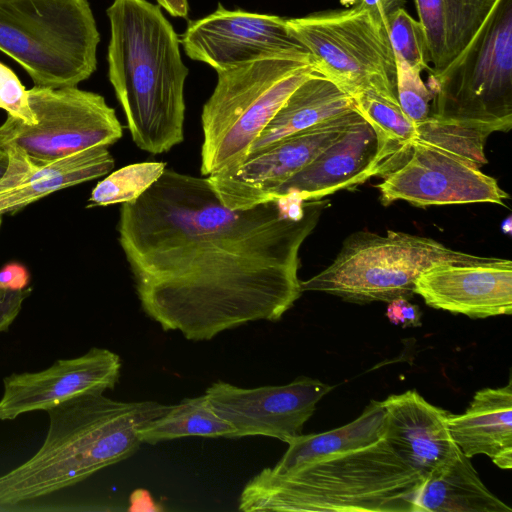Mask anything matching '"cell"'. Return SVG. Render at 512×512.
Segmentation results:
<instances>
[{"label": "cell", "mask_w": 512, "mask_h": 512, "mask_svg": "<svg viewBox=\"0 0 512 512\" xmlns=\"http://www.w3.org/2000/svg\"><path fill=\"white\" fill-rule=\"evenodd\" d=\"M314 70L350 97L364 91L397 96V63L386 27L352 7L286 19Z\"/></svg>", "instance_id": "9"}, {"label": "cell", "mask_w": 512, "mask_h": 512, "mask_svg": "<svg viewBox=\"0 0 512 512\" xmlns=\"http://www.w3.org/2000/svg\"><path fill=\"white\" fill-rule=\"evenodd\" d=\"M413 512H512L482 482L461 450L427 475L415 496Z\"/></svg>", "instance_id": "22"}, {"label": "cell", "mask_w": 512, "mask_h": 512, "mask_svg": "<svg viewBox=\"0 0 512 512\" xmlns=\"http://www.w3.org/2000/svg\"><path fill=\"white\" fill-rule=\"evenodd\" d=\"M332 389L317 379L301 376L285 385L252 389L220 380L204 394L213 410L234 427L232 439L261 435L288 444L302 434L317 403Z\"/></svg>", "instance_id": "13"}, {"label": "cell", "mask_w": 512, "mask_h": 512, "mask_svg": "<svg viewBox=\"0 0 512 512\" xmlns=\"http://www.w3.org/2000/svg\"><path fill=\"white\" fill-rule=\"evenodd\" d=\"M431 114L512 126V0H496L464 50L429 75Z\"/></svg>", "instance_id": "8"}, {"label": "cell", "mask_w": 512, "mask_h": 512, "mask_svg": "<svg viewBox=\"0 0 512 512\" xmlns=\"http://www.w3.org/2000/svg\"><path fill=\"white\" fill-rule=\"evenodd\" d=\"M313 72L309 54H281L217 72L203 106L200 171L211 176L241 164L292 92Z\"/></svg>", "instance_id": "5"}, {"label": "cell", "mask_w": 512, "mask_h": 512, "mask_svg": "<svg viewBox=\"0 0 512 512\" xmlns=\"http://www.w3.org/2000/svg\"><path fill=\"white\" fill-rule=\"evenodd\" d=\"M30 287L20 291L0 289V332L7 331L18 316L24 300L31 294Z\"/></svg>", "instance_id": "31"}, {"label": "cell", "mask_w": 512, "mask_h": 512, "mask_svg": "<svg viewBox=\"0 0 512 512\" xmlns=\"http://www.w3.org/2000/svg\"><path fill=\"white\" fill-rule=\"evenodd\" d=\"M430 53V74H439L464 50L496 0H414Z\"/></svg>", "instance_id": "21"}, {"label": "cell", "mask_w": 512, "mask_h": 512, "mask_svg": "<svg viewBox=\"0 0 512 512\" xmlns=\"http://www.w3.org/2000/svg\"><path fill=\"white\" fill-rule=\"evenodd\" d=\"M360 117L356 109L334 116L273 143L238 166L207 178L221 202L230 209H247L270 201L287 180Z\"/></svg>", "instance_id": "11"}, {"label": "cell", "mask_w": 512, "mask_h": 512, "mask_svg": "<svg viewBox=\"0 0 512 512\" xmlns=\"http://www.w3.org/2000/svg\"><path fill=\"white\" fill-rule=\"evenodd\" d=\"M0 108L11 117L26 124H35L36 119L29 106L28 90L16 73L0 62Z\"/></svg>", "instance_id": "30"}, {"label": "cell", "mask_w": 512, "mask_h": 512, "mask_svg": "<svg viewBox=\"0 0 512 512\" xmlns=\"http://www.w3.org/2000/svg\"><path fill=\"white\" fill-rule=\"evenodd\" d=\"M326 205L282 197L230 209L208 178L165 168L121 204L117 226L143 311L191 341L280 320L302 294L299 250Z\"/></svg>", "instance_id": "1"}, {"label": "cell", "mask_w": 512, "mask_h": 512, "mask_svg": "<svg viewBox=\"0 0 512 512\" xmlns=\"http://www.w3.org/2000/svg\"><path fill=\"white\" fill-rule=\"evenodd\" d=\"M169 406L154 400H113L93 392L48 409L42 446L0 476V507L52 494L129 458L142 444L139 430Z\"/></svg>", "instance_id": "3"}, {"label": "cell", "mask_w": 512, "mask_h": 512, "mask_svg": "<svg viewBox=\"0 0 512 512\" xmlns=\"http://www.w3.org/2000/svg\"><path fill=\"white\" fill-rule=\"evenodd\" d=\"M165 168V162H141L124 166L97 183L87 207L135 200L160 178Z\"/></svg>", "instance_id": "27"}, {"label": "cell", "mask_w": 512, "mask_h": 512, "mask_svg": "<svg viewBox=\"0 0 512 512\" xmlns=\"http://www.w3.org/2000/svg\"><path fill=\"white\" fill-rule=\"evenodd\" d=\"M118 354L93 347L84 355L57 360L39 372L14 373L3 379L0 420L48 409L73 397L114 389L121 370Z\"/></svg>", "instance_id": "15"}, {"label": "cell", "mask_w": 512, "mask_h": 512, "mask_svg": "<svg viewBox=\"0 0 512 512\" xmlns=\"http://www.w3.org/2000/svg\"><path fill=\"white\" fill-rule=\"evenodd\" d=\"M36 119L26 124L11 116L0 125V146L16 147L31 160L52 162L78 152L116 143L123 127L105 98L77 87L28 90Z\"/></svg>", "instance_id": "10"}, {"label": "cell", "mask_w": 512, "mask_h": 512, "mask_svg": "<svg viewBox=\"0 0 512 512\" xmlns=\"http://www.w3.org/2000/svg\"><path fill=\"white\" fill-rule=\"evenodd\" d=\"M30 273L27 268L18 263L10 262L0 268V289L20 291L28 288Z\"/></svg>", "instance_id": "32"}, {"label": "cell", "mask_w": 512, "mask_h": 512, "mask_svg": "<svg viewBox=\"0 0 512 512\" xmlns=\"http://www.w3.org/2000/svg\"><path fill=\"white\" fill-rule=\"evenodd\" d=\"M405 3L406 0H358L354 7L367 11L375 22L385 26L388 17L404 8Z\"/></svg>", "instance_id": "33"}, {"label": "cell", "mask_w": 512, "mask_h": 512, "mask_svg": "<svg viewBox=\"0 0 512 512\" xmlns=\"http://www.w3.org/2000/svg\"><path fill=\"white\" fill-rule=\"evenodd\" d=\"M400 299L401 298H397L388 303L386 315L391 323L402 326L404 320L401 311Z\"/></svg>", "instance_id": "37"}, {"label": "cell", "mask_w": 512, "mask_h": 512, "mask_svg": "<svg viewBox=\"0 0 512 512\" xmlns=\"http://www.w3.org/2000/svg\"><path fill=\"white\" fill-rule=\"evenodd\" d=\"M397 63V99L404 114L418 123L431 115L433 101L432 90L424 83L421 72L396 59Z\"/></svg>", "instance_id": "29"}, {"label": "cell", "mask_w": 512, "mask_h": 512, "mask_svg": "<svg viewBox=\"0 0 512 512\" xmlns=\"http://www.w3.org/2000/svg\"><path fill=\"white\" fill-rule=\"evenodd\" d=\"M423 477L382 438L301 465L285 474L269 468L244 487V512H413Z\"/></svg>", "instance_id": "4"}, {"label": "cell", "mask_w": 512, "mask_h": 512, "mask_svg": "<svg viewBox=\"0 0 512 512\" xmlns=\"http://www.w3.org/2000/svg\"><path fill=\"white\" fill-rule=\"evenodd\" d=\"M385 430L383 402L372 400L360 416L344 426L292 439L282 458L269 470L281 475L301 465L373 444L384 438Z\"/></svg>", "instance_id": "25"}, {"label": "cell", "mask_w": 512, "mask_h": 512, "mask_svg": "<svg viewBox=\"0 0 512 512\" xmlns=\"http://www.w3.org/2000/svg\"><path fill=\"white\" fill-rule=\"evenodd\" d=\"M89 0H0V51L42 88L77 87L97 69Z\"/></svg>", "instance_id": "6"}, {"label": "cell", "mask_w": 512, "mask_h": 512, "mask_svg": "<svg viewBox=\"0 0 512 512\" xmlns=\"http://www.w3.org/2000/svg\"><path fill=\"white\" fill-rule=\"evenodd\" d=\"M9 164V154L7 150L0 146V180L4 176Z\"/></svg>", "instance_id": "38"}, {"label": "cell", "mask_w": 512, "mask_h": 512, "mask_svg": "<svg viewBox=\"0 0 512 512\" xmlns=\"http://www.w3.org/2000/svg\"><path fill=\"white\" fill-rule=\"evenodd\" d=\"M447 423L465 456L483 454L501 469L512 468L511 379L506 386L477 391L466 411L449 413Z\"/></svg>", "instance_id": "20"}, {"label": "cell", "mask_w": 512, "mask_h": 512, "mask_svg": "<svg viewBox=\"0 0 512 512\" xmlns=\"http://www.w3.org/2000/svg\"><path fill=\"white\" fill-rule=\"evenodd\" d=\"M129 510H155L154 503L145 490H137L130 497Z\"/></svg>", "instance_id": "36"}, {"label": "cell", "mask_w": 512, "mask_h": 512, "mask_svg": "<svg viewBox=\"0 0 512 512\" xmlns=\"http://www.w3.org/2000/svg\"><path fill=\"white\" fill-rule=\"evenodd\" d=\"M387 206L406 201L428 207L472 203L505 205L509 199L497 180L477 165L447 150L416 142L405 164L376 186Z\"/></svg>", "instance_id": "12"}, {"label": "cell", "mask_w": 512, "mask_h": 512, "mask_svg": "<svg viewBox=\"0 0 512 512\" xmlns=\"http://www.w3.org/2000/svg\"><path fill=\"white\" fill-rule=\"evenodd\" d=\"M382 402L384 439L423 478L460 451L448 429L450 412L428 403L417 391L390 395Z\"/></svg>", "instance_id": "17"}, {"label": "cell", "mask_w": 512, "mask_h": 512, "mask_svg": "<svg viewBox=\"0 0 512 512\" xmlns=\"http://www.w3.org/2000/svg\"><path fill=\"white\" fill-rule=\"evenodd\" d=\"M353 109L352 98L315 71L288 97L252 144L248 157L287 136Z\"/></svg>", "instance_id": "23"}, {"label": "cell", "mask_w": 512, "mask_h": 512, "mask_svg": "<svg viewBox=\"0 0 512 512\" xmlns=\"http://www.w3.org/2000/svg\"><path fill=\"white\" fill-rule=\"evenodd\" d=\"M108 76L134 143L161 154L184 140V84L189 74L180 39L159 5L114 0L107 8Z\"/></svg>", "instance_id": "2"}, {"label": "cell", "mask_w": 512, "mask_h": 512, "mask_svg": "<svg viewBox=\"0 0 512 512\" xmlns=\"http://www.w3.org/2000/svg\"><path fill=\"white\" fill-rule=\"evenodd\" d=\"M180 43L189 58L216 72L275 55L309 54L289 32L285 18L227 10L221 4L215 12L189 22Z\"/></svg>", "instance_id": "14"}, {"label": "cell", "mask_w": 512, "mask_h": 512, "mask_svg": "<svg viewBox=\"0 0 512 512\" xmlns=\"http://www.w3.org/2000/svg\"><path fill=\"white\" fill-rule=\"evenodd\" d=\"M401 311L403 316L402 328L421 326L422 312L417 305H414L406 298H401Z\"/></svg>", "instance_id": "34"}, {"label": "cell", "mask_w": 512, "mask_h": 512, "mask_svg": "<svg viewBox=\"0 0 512 512\" xmlns=\"http://www.w3.org/2000/svg\"><path fill=\"white\" fill-rule=\"evenodd\" d=\"M0 226H1V216H0Z\"/></svg>", "instance_id": "40"}, {"label": "cell", "mask_w": 512, "mask_h": 512, "mask_svg": "<svg viewBox=\"0 0 512 512\" xmlns=\"http://www.w3.org/2000/svg\"><path fill=\"white\" fill-rule=\"evenodd\" d=\"M107 148L93 147L46 163L34 162L16 147L6 149L9 164L0 180V216L111 172L114 158Z\"/></svg>", "instance_id": "18"}, {"label": "cell", "mask_w": 512, "mask_h": 512, "mask_svg": "<svg viewBox=\"0 0 512 512\" xmlns=\"http://www.w3.org/2000/svg\"><path fill=\"white\" fill-rule=\"evenodd\" d=\"M376 152V136L361 116L309 164L287 180L271 200L294 197L321 200L367 181L366 172Z\"/></svg>", "instance_id": "19"}, {"label": "cell", "mask_w": 512, "mask_h": 512, "mask_svg": "<svg viewBox=\"0 0 512 512\" xmlns=\"http://www.w3.org/2000/svg\"><path fill=\"white\" fill-rule=\"evenodd\" d=\"M385 27L396 59L420 72L429 70V48L419 21L401 8L388 17Z\"/></svg>", "instance_id": "28"}, {"label": "cell", "mask_w": 512, "mask_h": 512, "mask_svg": "<svg viewBox=\"0 0 512 512\" xmlns=\"http://www.w3.org/2000/svg\"><path fill=\"white\" fill-rule=\"evenodd\" d=\"M491 258L454 250L424 236L390 230L386 235L358 231L345 239L329 266L300 280V286L302 292H324L358 304L389 303L411 298L417 278L433 267Z\"/></svg>", "instance_id": "7"}, {"label": "cell", "mask_w": 512, "mask_h": 512, "mask_svg": "<svg viewBox=\"0 0 512 512\" xmlns=\"http://www.w3.org/2000/svg\"><path fill=\"white\" fill-rule=\"evenodd\" d=\"M414 294L435 309L473 319L512 313V262L494 258L471 264H445L422 273Z\"/></svg>", "instance_id": "16"}, {"label": "cell", "mask_w": 512, "mask_h": 512, "mask_svg": "<svg viewBox=\"0 0 512 512\" xmlns=\"http://www.w3.org/2000/svg\"><path fill=\"white\" fill-rule=\"evenodd\" d=\"M234 433V427L213 410L204 394L170 405L165 413L143 426L138 437L141 443L154 445L189 436L232 439Z\"/></svg>", "instance_id": "26"}, {"label": "cell", "mask_w": 512, "mask_h": 512, "mask_svg": "<svg viewBox=\"0 0 512 512\" xmlns=\"http://www.w3.org/2000/svg\"><path fill=\"white\" fill-rule=\"evenodd\" d=\"M171 16L186 18L189 12L187 0H157Z\"/></svg>", "instance_id": "35"}, {"label": "cell", "mask_w": 512, "mask_h": 512, "mask_svg": "<svg viewBox=\"0 0 512 512\" xmlns=\"http://www.w3.org/2000/svg\"><path fill=\"white\" fill-rule=\"evenodd\" d=\"M501 229H502L503 233L508 234V235L511 234V230H512L511 216H509L503 220V222L501 224Z\"/></svg>", "instance_id": "39"}, {"label": "cell", "mask_w": 512, "mask_h": 512, "mask_svg": "<svg viewBox=\"0 0 512 512\" xmlns=\"http://www.w3.org/2000/svg\"><path fill=\"white\" fill-rule=\"evenodd\" d=\"M351 98L356 111L370 124L376 136V152L366 178L383 179L411 156L418 137L417 124L404 114L397 96L364 90Z\"/></svg>", "instance_id": "24"}]
</instances>
